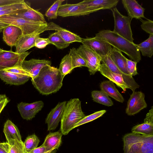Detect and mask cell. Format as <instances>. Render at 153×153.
Listing matches in <instances>:
<instances>
[{
  "mask_svg": "<svg viewBox=\"0 0 153 153\" xmlns=\"http://www.w3.org/2000/svg\"><path fill=\"white\" fill-rule=\"evenodd\" d=\"M64 76L57 68L46 65L31 81L34 87L41 94L47 95L58 91L62 85Z\"/></svg>",
  "mask_w": 153,
  "mask_h": 153,
  "instance_id": "6da1fadb",
  "label": "cell"
},
{
  "mask_svg": "<svg viewBox=\"0 0 153 153\" xmlns=\"http://www.w3.org/2000/svg\"><path fill=\"white\" fill-rule=\"evenodd\" d=\"M94 37L108 42L113 47L125 53L134 61L137 63L141 60L140 51L136 44L130 42L113 31L103 30L96 34Z\"/></svg>",
  "mask_w": 153,
  "mask_h": 153,
  "instance_id": "7a4b0ae2",
  "label": "cell"
},
{
  "mask_svg": "<svg viewBox=\"0 0 153 153\" xmlns=\"http://www.w3.org/2000/svg\"><path fill=\"white\" fill-rule=\"evenodd\" d=\"M85 116L79 99H71L66 102L60 121L61 133L64 135L68 134L75 125Z\"/></svg>",
  "mask_w": 153,
  "mask_h": 153,
  "instance_id": "3957f363",
  "label": "cell"
},
{
  "mask_svg": "<svg viewBox=\"0 0 153 153\" xmlns=\"http://www.w3.org/2000/svg\"><path fill=\"white\" fill-rule=\"evenodd\" d=\"M124 153H153V135L130 133L123 138Z\"/></svg>",
  "mask_w": 153,
  "mask_h": 153,
  "instance_id": "277c9868",
  "label": "cell"
},
{
  "mask_svg": "<svg viewBox=\"0 0 153 153\" xmlns=\"http://www.w3.org/2000/svg\"><path fill=\"white\" fill-rule=\"evenodd\" d=\"M111 10L114 19V26L113 31L130 42H133L134 39L131 27L132 19L128 16L122 15L116 7Z\"/></svg>",
  "mask_w": 153,
  "mask_h": 153,
  "instance_id": "5b68a950",
  "label": "cell"
},
{
  "mask_svg": "<svg viewBox=\"0 0 153 153\" xmlns=\"http://www.w3.org/2000/svg\"><path fill=\"white\" fill-rule=\"evenodd\" d=\"M0 20L6 23L18 27L21 30L23 35L31 33L40 28L46 26L48 24L30 21L10 15L0 16Z\"/></svg>",
  "mask_w": 153,
  "mask_h": 153,
  "instance_id": "8992f818",
  "label": "cell"
},
{
  "mask_svg": "<svg viewBox=\"0 0 153 153\" xmlns=\"http://www.w3.org/2000/svg\"><path fill=\"white\" fill-rule=\"evenodd\" d=\"M108 55L118 69L126 77L128 88L133 92L135 90L139 87V85L128 72L126 65L127 58L120 51L114 47L112 48Z\"/></svg>",
  "mask_w": 153,
  "mask_h": 153,
  "instance_id": "52a82bcc",
  "label": "cell"
},
{
  "mask_svg": "<svg viewBox=\"0 0 153 153\" xmlns=\"http://www.w3.org/2000/svg\"><path fill=\"white\" fill-rule=\"evenodd\" d=\"M30 53L26 52L19 54L12 50L0 52V71L16 66H22L23 61Z\"/></svg>",
  "mask_w": 153,
  "mask_h": 153,
  "instance_id": "ba28073f",
  "label": "cell"
},
{
  "mask_svg": "<svg viewBox=\"0 0 153 153\" xmlns=\"http://www.w3.org/2000/svg\"><path fill=\"white\" fill-rule=\"evenodd\" d=\"M76 50L86 61L90 74L94 75L99 71L101 65V57L92 50L82 44Z\"/></svg>",
  "mask_w": 153,
  "mask_h": 153,
  "instance_id": "9c48e42d",
  "label": "cell"
},
{
  "mask_svg": "<svg viewBox=\"0 0 153 153\" xmlns=\"http://www.w3.org/2000/svg\"><path fill=\"white\" fill-rule=\"evenodd\" d=\"M98 10L79 3L61 4L57 12L58 16L62 17L77 16L88 15Z\"/></svg>",
  "mask_w": 153,
  "mask_h": 153,
  "instance_id": "30bf717a",
  "label": "cell"
},
{
  "mask_svg": "<svg viewBox=\"0 0 153 153\" xmlns=\"http://www.w3.org/2000/svg\"><path fill=\"white\" fill-rule=\"evenodd\" d=\"M46 26L40 28L31 33L22 35L15 46V52L18 54H22L35 46L36 39L39 37L40 33L46 31Z\"/></svg>",
  "mask_w": 153,
  "mask_h": 153,
  "instance_id": "8fae6325",
  "label": "cell"
},
{
  "mask_svg": "<svg viewBox=\"0 0 153 153\" xmlns=\"http://www.w3.org/2000/svg\"><path fill=\"white\" fill-rule=\"evenodd\" d=\"M144 94L141 91H134L131 95L126 110L129 116L133 115L146 108L147 105Z\"/></svg>",
  "mask_w": 153,
  "mask_h": 153,
  "instance_id": "7c38bea8",
  "label": "cell"
},
{
  "mask_svg": "<svg viewBox=\"0 0 153 153\" xmlns=\"http://www.w3.org/2000/svg\"><path fill=\"white\" fill-rule=\"evenodd\" d=\"M82 45L95 52L101 57L108 55L112 48L111 45L106 41L95 37L82 38Z\"/></svg>",
  "mask_w": 153,
  "mask_h": 153,
  "instance_id": "4fadbf2b",
  "label": "cell"
},
{
  "mask_svg": "<svg viewBox=\"0 0 153 153\" xmlns=\"http://www.w3.org/2000/svg\"><path fill=\"white\" fill-rule=\"evenodd\" d=\"M44 105L43 102L40 100L30 103L21 102L17 104V107L22 118L28 120L34 117Z\"/></svg>",
  "mask_w": 153,
  "mask_h": 153,
  "instance_id": "5bb4252c",
  "label": "cell"
},
{
  "mask_svg": "<svg viewBox=\"0 0 153 153\" xmlns=\"http://www.w3.org/2000/svg\"><path fill=\"white\" fill-rule=\"evenodd\" d=\"M51 62L46 59H32L28 60H24L22 67L30 78L36 77L41 69L46 65H51Z\"/></svg>",
  "mask_w": 153,
  "mask_h": 153,
  "instance_id": "9a60e30c",
  "label": "cell"
},
{
  "mask_svg": "<svg viewBox=\"0 0 153 153\" xmlns=\"http://www.w3.org/2000/svg\"><path fill=\"white\" fill-rule=\"evenodd\" d=\"M66 101L59 102L48 114L45 119L48 126V130H54L61 121L64 111Z\"/></svg>",
  "mask_w": 153,
  "mask_h": 153,
  "instance_id": "2e32d148",
  "label": "cell"
},
{
  "mask_svg": "<svg viewBox=\"0 0 153 153\" xmlns=\"http://www.w3.org/2000/svg\"><path fill=\"white\" fill-rule=\"evenodd\" d=\"M54 30L67 43L69 44L74 42H81L82 38L76 34L63 28L53 22L48 24L46 30Z\"/></svg>",
  "mask_w": 153,
  "mask_h": 153,
  "instance_id": "e0dca14e",
  "label": "cell"
},
{
  "mask_svg": "<svg viewBox=\"0 0 153 153\" xmlns=\"http://www.w3.org/2000/svg\"><path fill=\"white\" fill-rule=\"evenodd\" d=\"M122 4L131 19H140L146 18L144 16L145 9L135 0H122Z\"/></svg>",
  "mask_w": 153,
  "mask_h": 153,
  "instance_id": "ac0fdd59",
  "label": "cell"
},
{
  "mask_svg": "<svg viewBox=\"0 0 153 153\" xmlns=\"http://www.w3.org/2000/svg\"><path fill=\"white\" fill-rule=\"evenodd\" d=\"M3 32L4 41L11 47L15 46L19 39L23 35L20 28L11 25L4 28Z\"/></svg>",
  "mask_w": 153,
  "mask_h": 153,
  "instance_id": "d6986e66",
  "label": "cell"
},
{
  "mask_svg": "<svg viewBox=\"0 0 153 153\" xmlns=\"http://www.w3.org/2000/svg\"><path fill=\"white\" fill-rule=\"evenodd\" d=\"M10 15L32 22L48 24L43 15L31 7L24 9L18 13Z\"/></svg>",
  "mask_w": 153,
  "mask_h": 153,
  "instance_id": "ffe728a7",
  "label": "cell"
},
{
  "mask_svg": "<svg viewBox=\"0 0 153 153\" xmlns=\"http://www.w3.org/2000/svg\"><path fill=\"white\" fill-rule=\"evenodd\" d=\"M0 78L7 84L20 85L26 82L30 78L27 75L18 74L2 70L0 71Z\"/></svg>",
  "mask_w": 153,
  "mask_h": 153,
  "instance_id": "44dd1931",
  "label": "cell"
},
{
  "mask_svg": "<svg viewBox=\"0 0 153 153\" xmlns=\"http://www.w3.org/2000/svg\"><path fill=\"white\" fill-rule=\"evenodd\" d=\"M119 0H85L78 3L88 7L101 10H111L116 7Z\"/></svg>",
  "mask_w": 153,
  "mask_h": 153,
  "instance_id": "7402d4cb",
  "label": "cell"
},
{
  "mask_svg": "<svg viewBox=\"0 0 153 153\" xmlns=\"http://www.w3.org/2000/svg\"><path fill=\"white\" fill-rule=\"evenodd\" d=\"M98 71L103 76L121 88L124 91L126 90V89L128 88V86L124 81L122 76L111 72L104 64H101Z\"/></svg>",
  "mask_w": 153,
  "mask_h": 153,
  "instance_id": "603a6c76",
  "label": "cell"
},
{
  "mask_svg": "<svg viewBox=\"0 0 153 153\" xmlns=\"http://www.w3.org/2000/svg\"><path fill=\"white\" fill-rule=\"evenodd\" d=\"M101 91L119 102L123 103L124 99L116 88L114 83L110 80L104 81L100 84Z\"/></svg>",
  "mask_w": 153,
  "mask_h": 153,
  "instance_id": "cb8c5ba5",
  "label": "cell"
},
{
  "mask_svg": "<svg viewBox=\"0 0 153 153\" xmlns=\"http://www.w3.org/2000/svg\"><path fill=\"white\" fill-rule=\"evenodd\" d=\"M62 135L61 132L59 131L50 133L47 135L42 145L56 151L61 144Z\"/></svg>",
  "mask_w": 153,
  "mask_h": 153,
  "instance_id": "d4e9b609",
  "label": "cell"
},
{
  "mask_svg": "<svg viewBox=\"0 0 153 153\" xmlns=\"http://www.w3.org/2000/svg\"><path fill=\"white\" fill-rule=\"evenodd\" d=\"M3 132L7 142L11 140L22 141L18 128L9 120H7L4 124Z\"/></svg>",
  "mask_w": 153,
  "mask_h": 153,
  "instance_id": "484cf974",
  "label": "cell"
},
{
  "mask_svg": "<svg viewBox=\"0 0 153 153\" xmlns=\"http://www.w3.org/2000/svg\"><path fill=\"white\" fill-rule=\"evenodd\" d=\"M136 45L143 56L151 57L153 54V35H150L147 39Z\"/></svg>",
  "mask_w": 153,
  "mask_h": 153,
  "instance_id": "4316f807",
  "label": "cell"
},
{
  "mask_svg": "<svg viewBox=\"0 0 153 153\" xmlns=\"http://www.w3.org/2000/svg\"><path fill=\"white\" fill-rule=\"evenodd\" d=\"M91 95L94 102L108 106L113 105V101L109 96L101 91H93L91 92Z\"/></svg>",
  "mask_w": 153,
  "mask_h": 153,
  "instance_id": "83f0119b",
  "label": "cell"
},
{
  "mask_svg": "<svg viewBox=\"0 0 153 153\" xmlns=\"http://www.w3.org/2000/svg\"><path fill=\"white\" fill-rule=\"evenodd\" d=\"M69 55L71 57L73 68L84 66L87 67L85 60L77 51L76 49L73 48L70 49Z\"/></svg>",
  "mask_w": 153,
  "mask_h": 153,
  "instance_id": "f1b7e54d",
  "label": "cell"
},
{
  "mask_svg": "<svg viewBox=\"0 0 153 153\" xmlns=\"http://www.w3.org/2000/svg\"><path fill=\"white\" fill-rule=\"evenodd\" d=\"M131 132L145 135H153V123H143L134 126Z\"/></svg>",
  "mask_w": 153,
  "mask_h": 153,
  "instance_id": "f546056e",
  "label": "cell"
},
{
  "mask_svg": "<svg viewBox=\"0 0 153 153\" xmlns=\"http://www.w3.org/2000/svg\"><path fill=\"white\" fill-rule=\"evenodd\" d=\"M58 69L64 76L70 73L72 71L73 69L71 59L69 54H66L62 59Z\"/></svg>",
  "mask_w": 153,
  "mask_h": 153,
  "instance_id": "4dcf8cb0",
  "label": "cell"
},
{
  "mask_svg": "<svg viewBox=\"0 0 153 153\" xmlns=\"http://www.w3.org/2000/svg\"><path fill=\"white\" fill-rule=\"evenodd\" d=\"M102 63L104 64L112 72L121 75L124 81L127 86V81L125 75L118 69L108 55L101 57Z\"/></svg>",
  "mask_w": 153,
  "mask_h": 153,
  "instance_id": "1f68e13d",
  "label": "cell"
},
{
  "mask_svg": "<svg viewBox=\"0 0 153 153\" xmlns=\"http://www.w3.org/2000/svg\"><path fill=\"white\" fill-rule=\"evenodd\" d=\"M48 38L50 43L54 45L58 49L66 48L70 44L66 42L56 31L51 34Z\"/></svg>",
  "mask_w": 153,
  "mask_h": 153,
  "instance_id": "d6a6232c",
  "label": "cell"
},
{
  "mask_svg": "<svg viewBox=\"0 0 153 153\" xmlns=\"http://www.w3.org/2000/svg\"><path fill=\"white\" fill-rule=\"evenodd\" d=\"M39 142V139L35 134L29 135L27 137L24 142L25 148L29 152L37 148Z\"/></svg>",
  "mask_w": 153,
  "mask_h": 153,
  "instance_id": "836d02e7",
  "label": "cell"
},
{
  "mask_svg": "<svg viewBox=\"0 0 153 153\" xmlns=\"http://www.w3.org/2000/svg\"><path fill=\"white\" fill-rule=\"evenodd\" d=\"M7 143L10 146L9 153H29L25 150L23 141L11 140Z\"/></svg>",
  "mask_w": 153,
  "mask_h": 153,
  "instance_id": "e575fe53",
  "label": "cell"
},
{
  "mask_svg": "<svg viewBox=\"0 0 153 153\" xmlns=\"http://www.w3.org/2000/svg\"><path fill=\"white\" fill-rule=\"evenodd\" d=\"M63 0H58L55 1L46 11L45 15L49 20L56 19L59 8L61 5Z\"/></svg>",
  "mask_w": 153,
  "mask_h": 153,
  "instance_id": "d590c367",
  "label": "cell"
},
{
  "mask_svg": "<svg viewBox=\"0 0 153 153\" xmlns=\"http://www.w3.org/2000/svg\"><path fill=\"white\" fill-rule=\"evenodd\" d=\"M106 112V110H102L95 112L90 115L85 116L75 125L73 129L79 126L97 119L102 116Z\"/></svg>",
  "mask_w": 153,
  "mask_h": 153,
  "instance_id": "8d00e7d4",
  "label": "cell"
},
{
  "mask_svg": "<svg viewBox=\"0 0 153 153\" xmlns=\"http://www.w3.org/2000/svg\"><path fill=\"white\" fill-rule=\"evenodd\" d=\"M142 22L141 28L150 35H153V21L147 19L146 20L140 19Z\"/></svg>",
  "mask_w": 153,
  "mask_h": 153,
  "instance_id": "74e56055",
  "label": "cell"
},
{
  "mask_svg": "<svg viewBox=\"0 0 153 153\" xmlns=\"http://www.w3.org/2000/svg\"><path fill=\"white\" fill-rule=\"evenodd\" d=\"M137 62L126 59L127 68L128 72L132 76L137 74Z\"/></svg>",
  "mask_w": 153,
  "mask_h": 153,
  "instance_id": "f35d334b",
  "label": "cell"
},
{
  "mask_svg": "<svg viewBox=\"0 0 153 153\" xmlns=\"http://www.w3.org/2000/svg\"><path fill=\"white\" fill-rule=\"evenodd\" d=\"M49 44L51 43L48 38H43L39 37L35 40V46L38 48L42 49Z\"/></svg>",
  "mask_w": 153,
  "mask_h": 153,
  "instance_id": "ab89813d",
  "label": "cell"
},
{
  "mask_svg": "<svg viewBox=\"0 0 153 153\" xmlns=\"http://www.w3.org/2000/svg\"><path fill=\"white\" fill-rule=\"evenodd\" d=\"M4 70L18 74L28 76L26 72L22 68V66H16Z\"/></svg>",
  "mask_w": 153,
  "mask_h": 153,
  "instance_id": "60d3db41",
  "label": "cell"
},
{
  "mask_svg": "<svg viewBox=\"0 0 153 153\" xmlns=\"http://www.w3.org/2000/svg\"><path fill=\"white\" fill-rule=\"evenodd\" d=\"M10 101V100L5 94H1L0 97V114Z\"/></svg>",
  "mask_w": 153,
  "mask_h": 153,
  "instance_id": "b9f144b4",
  "label": "cell"
},
{
  "mask_svg": "<svg viewBox=\"0 0 153 153\" xmlns=\"http://www.w3.org/2000/svg\"><path fill=\"white\" fill-rule=\"evenodd\" d=\"M51 150L54 151L41 145L40 147L32 150L29 153H45Z\"/></svg>",
  "mask_w": 153,
  "mask_h": 153,
  "instance_id": "7bdbcfd3",
  "label": "cell"
},
{
  "mask_svg": "<svg viewBox=\"0 0 153 153\" xmlns=\"http://www.w3.org/2000/svg\"><path fill=\"white\" fill-rule=\"evenodd\" d=\"M10 146L7 142L0 143V153H9Z\"/></svg>",
  "mask_w": 153,
  "mask_h": 153,
  "instance_id": "ee69618b",
  "label": "cell"
},
{
  "mask_svg": "<svg viewBox=\"0 0 153 153\" xmlns=\"http://www.w3.org/2000/svg\"><path fill=\"white\" fill-rule=\"evenodd\" d=\"M144 123H153V106L147 114L144 120Z\"/></svg>",
  "mask_w": 153,
  "mask_h": 153,
  "instance_id": "f6af8a7d",
  "label": "cell"
},
{
  "mask_svg": "<svg viewBox=\"0 0 153 153\" xmlns=\"http://www.w3.org/2000/svg\"><path fill=\"white\" fill-rule=\"evenodd\" d=\"M24 0H0V6L13 4L22 1Z\"/></svg>",
  "mask_w": 153,
  "mask_h": 153,
  "instance_id": "bcb514c9",
  "label": "cell"
},
{
  "mask_svg": "<svg viewBox=\"0 0 153 153\" xmlns=\"http://www.w3.org/2000/svg\"><path fill=\"white\" fill-rule=\"evenodd\" d=\"M9 25V24L6 23L0 20V30H2L4 28Z\"/></svg>",
  "mask_w": 153,
  "mask_h": 153,
  "instance_id": "7dc6e473",
  "label": "cell"
},
{
  "mask_svg": "<svg viewBox=\"0 0 153 153\" xmlns=\"http://www.w3.org/2000/svg\"><path fill=\"white\" fill-rule=\"evenodd\" d=\"M56 152H55V151L51 150L50 151H49L48 152L45 153H55Z\"/></svg>",
  "mask_w": 153,
  "mask_h": 153,
  "instance_id": "c3c4849f",
  "label": "cell"
},
{
  "mask_svg": "<svg viewBox=\"0 0 153 153\" xmlns=\"http://www.w3.org/2000/svg\"><path fill=\"white\" fill-rule=\"evenodd\" d=\"M3 51V50L2 49H1L0 48V52L1 51Z\"/></svg>",
  "mask_w": 153,
  "mask_h": 153,
  "instance_id": "681fc988",
  "label": "cell"
},
{
  "mask_svg": "<svg viewBox=\"0 0 153 153\" xmlns=\"http://www.w3.org/2000/svg\"><path fill=\"white\" fill-rule=\"evenodd\" d=\"M2 30H0V33L1 32Z\"/></svg>",
  "mask_w": 153,
  "mask_h": 153,
  "instance_id": "f907efd6",
  "label": "cell"
},
{
  "mask_svg": "<svg viewBox=\"0 0 153 153\" xmlns=\"http://www.w3.org/2000/svg\"><path fill=\"white\" fill-rule=\"evenodd\" d=\"M1 94H0V96H1Z\"/></svg>",
  "mask_w": 153,
  "mask_h": 153,
  "instance_id": "816d5d0a",
  "label": "cell"
}]
</instances>
